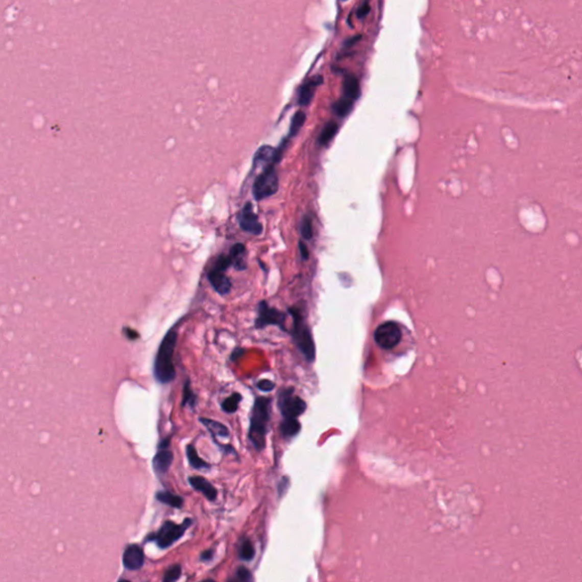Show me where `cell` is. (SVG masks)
<instances>
[{"mask_svg": "<svg viewBox=\"0 0 582 582\" xmlns=\"http://www.w3.org/2000/svg\"><path fill=\"white\" fill-rule=\"evenodd\" d=\"M274 387H275V384L272 382V381L266 380V379L260 380V381H258V383H257V388L259 390L265 391V393H269V391L273 390Z\"/></svg>", "mask_w": 582, "mask_h": 582, "instance_id": "31", "label": "cell"}, {"mask_svg": "<svg viewBox=\"0 0 582 582\" xmlns=\"http://www.w3.org/2000/svg\"><path fill=\"white\" fill-rule=\"evenodd\" d=\"M271 414V399L266 397H258L255 400L254 407L250 415V425L248 438L254 448L260 451L266 445L268 426Z\"/></svg>", "mask_w": 582, "mask_h": 582, "instance_id": "2", "label": "cell"}, {"mask_svg": "<svg viewBox=\"0 0 582 582\" xmlns=\"http://www.w3.org/2000/svg\"><path fill=\"white\" fill-rule=\"evenodd\" d=\"M189 483L195 490L202 493L208 500L213 501L216 499L217 490L215 489V487L212 483L208 482L205 478H203V476H190Z\"/></svg>", "mask_w": 582, "mask_h": 582, "instance_id": "14", "label": "cell"}, {"mask_svg": "<svg viewBox=\"0 0 582 582\" xmlns=\"http://www.w3.org/2000/svg\"><path fill=\"white\" fill-rule=\"evenodd\" d=\"M281 153H282V149L275 150L274 148L270 147V146H263V147H260L257 150V153L255 155L254 166H262L263 169L269 166H273L274 164L279 162Z\"/></svg>", "mask_w": 582, "mask_h": 582, "instance_id": "13", "label": "cell"}, {"mask_svg": "<svg viewBox=\"0 0 582 582\" xmlns=\"http://www.w3.org/2000/svg\"><path fill=\"white\" fill-rule=\"evenodd\" d=\"M300 232H302L303 238L306 240H309L313 237V225L312 220L309 216H305L303 219L302 225H300Z\"/></svg>", "mask_w": 582, "mask_h": 582, "instance_id": "29", "label": "cell"}, {"mask_svg": "<svg viewBox=\"0 0 582 582\" xmlns=\"http://www.w3.org/2000/svg\"><path fill=\"white\" fill-rule=\"evenodd\" d=\"M187 457L189 460V464L191 468L196 469V470H205V469H209V464L206 463L203 458H200L198 454H197V450L193 447L192 445H188L187 446Z\"/></svg>", "mask_w": 582, "mask_h": 582, "instance_id": "21", "label": "cell"}, {"mask_svg": "<svg viewBox=\"0 0 582 582\" xmlns=\"http://www.w3.org/2000/svg\"><path fill=\"white\" fill-rule=\"evenodd\" d=\"M299 249H300V254H302L303 259H307L308 258V250H307V247H306V245L303 241L299 243Z\"/></svg>", "mask_w": 582, "mask_h": 582, "instance_id": "34", "label": "cell"}, {"mask_svg": "<svg viewBox=\"0 0 582 582\" xmlns=\"http://www.w3.org/2000/svg\"><path fill=\"white\" fill-rule=\"evenodd\" d=\"M180 576H181V566L177 564V565L171 566V568H168L166 571H165L163 581L164 582H173V581L179 580Z\"/></svg>", "mask_w": 582, "mask_h": 582, "instance_id": "28", "label": "cell"}, {"mask_svg": "<svg viewBox=\"0 0 582 582\" xmlns=\"http://www.w3.org/2000/svg\"><path fill=\"white\" fill-rule=\"evenodd\" d=\"M353 102L354 100L346 97L338 100V102L333 105V112L340 117L346 116V115H348L350 113V110L353 108Z\"/></svg>", "mask_w": 582, "mask_h": 582, "instance_id": "26", "label": "cell"}, {"mask_svg": "<svg viewBox=\"0 0 582 582\" xmlns=\"http://www.w3.org/2000/svg\"><path fill=\"white\" fill-rule=\"evenodd\" d=\"M239 225L246 232H249L252 234H260L263 231V225L260 224L258 216L255 214L253 209V205L247 203L240 210L238 215Z\"/></svg>", "mask_w": 582, "mask_h": 582, "instance_id": "10", "label": "cell"}, {"mask_svg": "<svg viewBox=\"0 0 582 582\" xmlns=\"http://www.w3.org/2000/svg\"><path fill=\"white\" fill-rule=\"evenodd\" d=\"M376 345L382 349H393L401 340V330L395 322H385L379 325L374 332Z\"/></svg>", "mask_w": 582, "mask_h": 582, "instance_id": "8", "label": "cell"}, {"mask_svg": "<svg viewBox=\"0 0 582 582\" xmlns=\"http://www.w3.org/2000/svg\"><path fill=\"white\" fill-rule=\"evenodd\" d=\"M284 321L285 316L280 310L270 307V306L262 302L258 306V316L256 319L255 325L257 329H262L268 327V325H278L281 329L284 330Z\"/></svg>", "mask_w": 582, "mask_h": 582, "instance_id": "9", "label": "cell"}, {"mask_svg": "<svg viewBox=\"0 0 582 582\" xmlns=\"http://www.w3.org/2000/svg\"><path fill=\"white\" fill-rule=\"evenodd\" d=\"M344 94L346 98H349L352 100H356L359 97V83L356 77L352 74H348L347 77L344 79Z\"/></svg>", "mask_w": 582, "mask_h": 582, "instance_id": "18", "label": "cell"}, {"mask_svg": "<svg viewBox=\"0 0 582 582\" xmlns=\"http://www.w3.org/2000/svg\"><path fill=\"white\" fill-rule=\"evenodd\" d=\"M124 568L130 571L140 570L144 564L143 550L140 546L132 544L129 545L123 554Z\"/></svg>", "mask_w": 582, "mask_h": 582, "instance_id": "12", "label": "cell"}, {"mask_svg": "<svg viewBox=\"0 0 582 582\" xmlns=\"http://www.w3.org/2000/svg\"><path fill=\"white\" fill-rule=\"evenodd\" d=\"M279 189V178L277 171L273 166H269L262 171L256 178L253 185V195L256 200H263L273 196Z\"/></svg>", "mask_w": 582, "mask_h": 582, "instance_id": "6", "label": "cell"}, {"mask_svg": "<svg viewBox=\"0 0 582 582\" xmlns=\"http://www.w3.org/2000/svg\"><path fill=\"white\" fill-rule=\"evenodd\" d=\"M369 12H370V5H369L368 0H365V2H364L362 5H360L359 8H358L357 16H358L359 18H364V17L366 16V15L369 14Z\"/></svg>", "mask_w": 582, "mask_h": 582, "instance_id": "32", "label": "cell"}, {"mask_svg": "<svg viewBox=\"0 0 582 582\" xmlns=\"http://www.w3.org/2000/svg\"><path fill=\"white\" fill-rule=\"evenodd\" d=\"M322 81H323L322 78L316 77L310 79L309 81L305 82L303 84V87L300 88L298 93V104L300 106H306V105H308L310 102H312L315 93V89L322 83Z\"/></svg>", "mask_w": 582, "mask_h": 582, "instance_id": "15", "label": "cell"}, {"mask_svg": "<svg viewBox=\"0 0 582 582\" xmlns=\"http://www.w3.org/2000/svg\"><path fill=\"white\" fill-rule=\"evenodd\" d=\"M238 553H239V557L243 561L246 562L252 561L255 557V548L252 541L249 539H244L243 543L239 546Z\"/></svg>", "mask_w": 582, "mask_h": 582, "instance_id": "24", "label": "cell"}, {"mask_svg": "<svg viewBox=\"0 0 582 582\" xmlns=\"http://www.w3.org/2000/svg\"><path fill=\"white\" fill-rule=\"evenodd\" d=\"M196 401H197V396L195 395V393L191 389V385H190V381L187 380L185 381V383L183 385V396H182V407H190V408H195V405H196Z\"/></svg>", "mask_w": 582, "mask_h": 582, "instance_id": "25", "label": "cell"}, {"mask_svg": "<svg viewBox=\"0 0 582 582\" xmlns=\"http://www.w3.org/2000/svg\"><path fill=\"white\" fill-rule=\"evenodd\" d=\"M305 119H306V115L303 112H297L295 114V116L293 117V121H291L290 124V130H289V137H294L298 133V131L305 123Z\"/></svg>", "mask_w": 582, "mask_h": 582, "instance_id": "27", "label": "cell"}, {"mask_svg": "<svg viewBox=\"0 0 582 582\" xmlns=\"http://www.w3.org/2000/svg\"><path fill=\"white\" fill-rule=\"evenodd\" d=\"M213 554H214V551H213L212 549L205 550V551H203L202 554H200V560H202L203 562H209V561H212V560H213V556H214Z\"/></svg>", "mask_w": 582, "mask_h": 582, "instance_id": "33", "label": "cell"}, {"mask_svg": "<svg viewBox=\"0 0 582 582\" xmlns=\"http://www.w3.org/2000/svg\"><path fill=\"white\" fill-rule=\"evenodd\" d=\"M229 255H230L231 259H232V266L235 270H239V271L246 270V268H247V264H246V260H245L246 247L243 244L233 245L232 248L230 249Z\"/></svg>", "mask_w": 582, "mask_h": 582, "instance_id": "16", "label": "cell"}, {"mask_svg": "<svg viewBox=\"0 0 582 582\" xmlns=\"http://www.w3.org/2000/svg\"><path fill=\"white\" fill-rule=\"evenodd\" d=\"M199 421L205 426H206L207 430L209 431L210 433H212L213 438H216V436H221V438H228V436L230 435L229 429L223 423L217 422V421H214L212 419H206V418H200Z\"/></svg>", "mask_w": 582, "mask_h": 582, "instance_id": "17", "label": "cell"}, {"mask_svg": "<svg viewBox=\"0 0 582 582\" xmlns=\"http://www.w3.org/2000/svg\"><path fill=\"white\" fill-rule=\"evenodd\" d=\"M177 341V330L171 329L159 345L156 358L154 362V376L159 383L172 382L175 379V375H177L173 363V355Z\"/></svg>", "mask_w": 582, "mask_h": 582, "instance_id": "1", "label": "cell"}, {"mask_svg": "<svg viewBox=\"0 0 582 582\" xmlns=\"http://www.w3.org/2000/svg\"><path fill=\"white\" fill-rule=\"evenodd\" d=\"M235 580L243 582H247L249 580H252L250 571L247 568H245V566H240V568L237 570V573H235Z\"/></svg>", "mask_w": 582, "mask_h": 582, "instance_id": "30", "label": "cell"}, {"mask_svg": "<svg viewBox=\"0 0 582 582\" xmlns=\"http://www.w3.org/2000/svg\"><path fill=\"white\" fill-rule=\"evenodd\" d=\"M125 331H127V332H125V334H127V337H128L129 339L134 340V339L138 338L139 334H138L137 332H135V331H133V330H131V329H125Z\"/></svg>", "mask_w": 582, "mask_h": 582, "instance_id": "35", "label": "cell"}, {"mask_svg": "<svg viewBox=\"0 0 582 582\" xmlns=\"http://www.w3.org/2000/svg\"><path fill=\"white\" fill-rule=\"evenodd\" d=\"M169 441L171 439L167 438L159 444L157 454L155 455V457L153 459L154 471L159 475L166 473L173 462V453L167 448Z\"/></svg>", "mask_w": 582, "mask_h": 582, "instance_id": "11", "label": "cell"}, {"mask_svg": "<svg viewBox=\"0 0 582 582\" xmlns=\"http://www.w3.org/2000/svg\"><path fill=\"white\" fill-rule=\"evenodd\" d=\"M280 431L285 438H293L300 431V423L297 419H284L280 425Z\"/></svg>", "mask_w": 582, "mask_h": 582, "instance_id": "20", "label": "cell"}, {"mask_svg": "<svg viewBox=\"0 0 582 582\" xmlns=\"http://www.w3.org/2000/svg\"><path fill=\"white\" fill-rule=\"evenodd\" d=\"M191 523L192 520L190 518L185 519L181 524H178L172 521H165L157 532L148 536L147 540L156 543L160 549L168 548L169 546H172L179 539L182 538Z\"/></svg>", "mask_w": 582, "mask_h": 582, "instance_id": "4", "label": "cell"}, {"mask_svg": "<svg viewBox=\"0 0 582 582\" xmlns=\"http://www.w3.org/2000/svg\"><path fill=\"white\" fill-rule=\"evenodd\" d=\"M243 397L241 395L238 394V393H234L225 399L222 404H221V407L224 410L225 413H229V414H232L237 412V409L239 407V404L240 401H241Z\"/></svg>", "mask_w": 582, "mask_h": 582, "instance_id": "23", "label": "cell"}, {"mask_svg": "<svg viewBox=\"0 0 582 582\" xmlns=\"http://www.w3.org/2000/svg\"><path fill=\"white\" fill-rule=\"evenodd\" d=\"M338 132V124L334 122H328L319 135V143L321 146L328 144Z\"/></svg>", "mask_w": 582, "mask_h": 582, "instance_id": "22", "label": "cell"}, {"mask_svg": "<svg viewBox=\"0 0 582 582\" xmlns=\"http://www.w3.org/2000/svg\"><path fill=\"white\" fill-rule=\"evenodd\" d=\"M290 313L294 318L293 335L296 346H297L298 349L304 355V357L307 359L309 363L313 362L315 359V344L312 337V333H310L307 325L305 324L304 318L297 308L290 309Z\"/></svg>", "mask_w": 582, "mask_h": 582, "instance_id": "3", "label": "cell"}, {"mask_svg": "<svg viewBox=\"0 0 582 582\" xmlns=\"http://www.w3.org/2000/svg\"><path fill=\"white\" fill-rule=\"evenodd\" d=\"M156 499L159 503H163L174 508H180L183 505V498L178 495L169 493V491H158L156 494Z\"/></svg>", "mask_w": 582, "mask_h": 582, "instance_id": "19", "label": "cell"}, {"mask_svg": "<svg viewBox=\"0 0 582 582\" xmlns=\"http://www.w3.org/2000/svg\"><path fill=\"white\" fill-rule=\"evenodd\" d=\"M230 266H232V259L230 255H220L208 272V281L216 293L222 296L228 295L232 287L230 279L225 275V272Z\"/></svg>", "mask_w": 582, "mask_h": 582, "instance_id": "5", "label": "cell"}, {"mask_svg": "<svg viewBox=\"0 0 582 582\" xmlns=\"http://www.w3.org/2000/svg\"><path fill=\"white\" fill-rule=\"evenodd\" d=\"M279 407L284 419H297L306 410V403L294 394V389H284L279 395Z\"/></svg>", "mask_w": 582, "mask_h": 582, "instance_id": "7", "label": "cell"}]
</instances>
